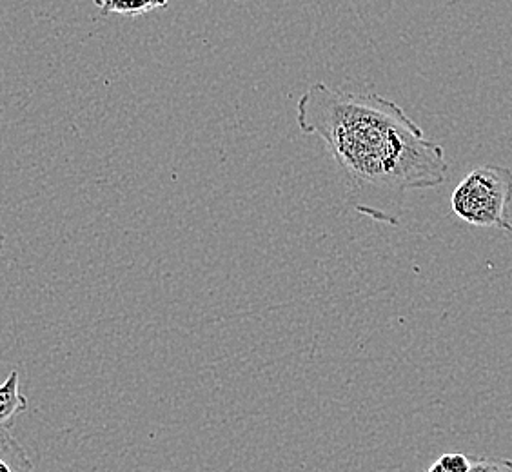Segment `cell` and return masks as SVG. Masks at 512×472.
Instances as JSON below:
<instances>
[{"instance_id": "6da1fadb", "label": "cell", "mask_w": 512, "mask_h": 472, "mask_svg": "<svg viewBox=\"0 0 512 472\" xmlns=\"http://www.w3.org/2000/svg\"><path fill=\"white\" fill-rule=\"evenodd\" d=\"M296 124L324 142L351 206L382 224L398 226L402 198L442 186L449 173L444 148L396 102L376 93L316 82L296 104Z\"/></svg>"}, {"instance_id": "7a4b0ae2", "label": "cell", "mask_w": 512, "mask_h": 472, "mask_svg": "<svg viewBox=\"0 0 512 472\" xmlns=\"http://www.w3.org/2000/svg\"><path fill=\"white\" fill-rule=\"evenodd\" d=\"M512 202V171L505 166H478L454 187L451 209L465 224L496 227L512 233L509 206Z\"/></svg>"}, {"instance_id": "3957f363", "label": "cell", "mask_w": 512, "mask_h": 472, "mask_svg": "<svg viewBox=\"0 0 512 472\" xmlns=\"http://www.w3.org/2000/svg\"><path fill=\"white\" fill-rule=\"evenodd\" d=\"M26 409L28 398L20 393L19 371H11L10 376L0 384V427L10 429Z\"/></svg>"}, {"instance_id": "277c9868", "label": "cell", "mask_w": 512, "mask_h": 472, "mask_svg": "<svg viewBox=\"0 0 512 472\" xmlns=\"http://www.w3.org/2000/svg\"><path fill=\"white\" fill-rule=\"evenodd\" d=\"M169 0H95L102 17L120 15V17H142L146 13L168 8Z\"/></svg>"}, {"instance_id": "5b68a950", "label": "cell", "mask_w": 512, "mask_h": 472, "mask_svg": "<svg viewBox=\"0 0 512 472\" xmlns=\"http://www.w3.org/2000/svg\"><path fill=\"white\" fill-rule=\"evenodd\" d=\"M0 460L10 463L15 472H33V463L24 447L11 436L6 427H0Z\"/></svg>"}, {"instance_id": "8992f818", "label": "cell", "mask_w": 512, "mask_h": 472, "mask_svg": "<svg viewBox=\"0 0 512 472\" xmlns=\"http://www.w3.org/2000/svg\"><path fill=\"white\" fill-rule=\"evenodd\" d=\"M469 472H512V460L507 458H476Z\"/></svg>"}, {"instance_id": "52a82bcc", "label": "cell", "mask_w": 512, "mask_h": 472, "mask_svg": "<svg viewBox=\"0 0 512 472\" xmlns=\"http://www.w3.org/2000/svg\"><path fill=\"white\" fill-rule=\"evenodd\" d=\"M438 463L445 472H469L471 469V460L460 453L444 454Z\"/></svg>"}, {"instance_id": "ba28073f", "label": "cell", "mask_w": 512, "mask_h": 472, "mask_svg": "<svg viewBox=\"0 0 512 472\" xmlns=\"http://www.w3.org/2000/svg\"><path fill=\"white\" fill-rule=\"evenodd\" d=\"M0 472H15L11 469V465L8 462H4V460H0Z\"/></svg>"}, {"instance_id": "9c48e42d", "label": "cell", "mask_w": 512, "mask_h": 472, "mask_svg": "<svg viewBox=\"0 0 512 472\" xmlns=\"http://www.w3.org/2000/svg\"><path fill=\"white\" fill-rule=\"evenodd\" d=\"M2 249H4V233L0 229V258H2Z\"/></svg>"}]
</instances>
